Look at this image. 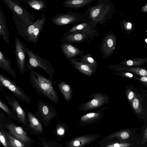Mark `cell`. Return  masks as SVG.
<instances>
[{
    "mask_svg": "<svg viewBox=\"0 0 147 147\" xmlns=\"http://www.w3.org/2000/svg\"><path fill=\"white\" fill-rule=\"evenodd\" d=\"M0 140L1 144L4 147H9L7 139L6 136L4 129L0 128Z\"/></svg>",
    "mask_w": 147,
    "mask_h": 147,
    "instance_id": "39",
    "label": "cell"
},
{
    "mask_svg": "<svg viewBox=\"0 0 147 147\" xmlns=\"http://www.w3.org/2000/svg\"><path fill=\"white\" fill-rule=\"evenodd\" d=\"M141 10L144 12H147V4L142 7Z\"/></svg>",
    "mask_w": 147,
    "mask_h": 147,
    "instance_id": "43",
    "label": "cell"
},
{
    "mask_svg": "<svg viewBox=\"0 0 147 147\" xmlns=\"http://www.w3.org/2000/svg\"><path fill=\"white\" fill-rule=\"evenodd\" d=\"M37 147H64L62 145L55 141L46 139L44 138H40Z\"/></svg>",
    "mask_w": 147,
    "mask_h": 147,
    "instance_id": "35",
    "label": "cell"
},
{
    "mask_svg": "<svg viewBox=\"0 0 147 147\" xmlns=\"http://www.w3.org/2000/svg\"><path fill=\"white\" fill-rule=\"evenodd\" d=\"M5 97L8 104L16 113L18 120V122L22 125L27 130L31 132L26 117V113L17 98L12 96H7Z\"/></svg>",
    "mask_w": 147,
    "mask_h": 147,
    "instance_id": "11",
    "label": "cell"
},
{
    "mask_svg": "<svg viewBox=\"0 0 147 147\" xmlns=\"http://www.w3.org/2000/svg\"><path fill=\"white\" fill-rule=\"evenodd\" d=\"M19 35L27 42L36 44L38 38L45 23L46 17L42 14L31 25L26 26L21 19L14 15L12 17Z\"/></svg>",
    "mask_w": 147,
    "mask_h": 147,
    "instance_id": "2",
    "label": "cell"
},
{
    "mask_svg": "<svg viewBox=\"0 0 147 147\" xmlns=\"http://www.w3.org/2000/svg\"><path fill=\"white\" fill-rule=\"evenodd\" d=\"M87 147H98L97 146H88Z\"/></svg>",
    "mask_w": 147,
    "mask_h": 147,
    "instance_id": "44",
    "label": "cell"
},
{
    "mask_svg": "<svg viewBox=\"0 0 147 147\" xmlns=\"http://www.w3.org/2000/svg\"><path fill=\"white\" fill-rule=\"evenodd\" d=\"M8 119L5 114L0 111V128H4L5 125Z\"/></svg>",
    "mask_w": 147,
    "mask_h": 147,
    "instance_id": "40",
    "label": "cell"
},
{
    "mask_svg": "<svg viewBox=\"0 0 147 147\" xmlns=\"http://www.w3.org/2000/svg\"><path fill=\"white\" fill-rule=\"evenodd\" d=\"M22 48L28 57L26 62L27 70L31 71L40 67L46 72L50 78L54 80L53 75L55 71L50 62L46 59L40 57L38 53H34L24 43H22Z\"/></svg>",
    "mask_w": 147,
    "mask_h": 147,
    "instance_id": "3",
    "label": "cell"
},
{
    "mask_svg": "<svg viewBox=\"0 0 147 147\" xmlns=\"http://www.w3.org/2000/svg\"><path fill=\"white\" fill-rule=\"evenodd\" d=\"M3 128L6 129L13 137L24 143L31 146L35 144L34 140L22 127L16 125L12 121L8 120Z\"/></svg>",
    "mask_w": 147,
    "mask_h": 147,
    "instance_id": "10",
    "label": "cell"
},
{
    "mask_svg": "<svg viewBox=\"0 0 147 147\" xmlns=\"http://www.w3.org/2000/svg\"><path fill=\"white\" fill-rule=\"evenodd\" d=\"M7 21L3 10L0 7V36L6 43L9 44L10 32L6 25Z\"/></svg>",
    "mask_w": 147,
    "mask_h": 147,
    "instance_id": "23",
    "label": "cell"
},
{
    "mask_svg": "<svg viewBox=\"0 0 147 147\" xmlns=\"http://www.w3.org/2000/svg\"><path fill=\"white\" fill-rule=\"evenodd\" d=\"M113 74L123 78L130 79L136 80V78L138 76L134 73L127 71L114 72Z\"/></svg>",
    "mask_w": 147,
    "mask_h": 147,
    "instance_id": "38",
    "label": "cell"
},
{
    "mask_svg": "<svg viewBox=\"0 0 147 147\" xmlns=\"http://www.w3.org/2000/svg\"><path fill=\"white\" fill-rule=\"evenodd\" d=\"M99 147H137L138 142L130 143L103 138L98 142Z\"/></svg>",
    "mask_w": 147,
    "mask_h": 147,
    "instance_id": "18",
    "label": "cell"
},
{
    "mask_svg": "<svg viewBox=\"0 0 147 147\" xmlns=\"http://www.w3.org/2000/svg\"><path fill=\"white\" fill-rule=\"evenodd\" d=\"M89 25L86 23H82L70 29L68 32H75L77 31L86 32L92 34V32L91 31Z\"/></svg>",
    "mask_w": 147,
    "mask_h": 147,
    "instance_id": "36",
    "label": "cell"
},
{
    "mask_svg": "<svg viewBox=\"0 0 147 147\" xmlns=\"http://www.w3.org/2000/svg\"><path fill=\"white\" fill-rule=\"evenodd\" d=\"M15 54L17 66L21 75H23L27 70L26 54L22 48V43L17 36H15Z\"/></svg>",
    "mask_w": 147,
    "mask_h": 147,
    "instance_id": "13",
    "label": "cell"
},
{
    "mask_svg": "<svg viewBox=\"0 0 147 147\" xmlns=\"http://www.w3.org/2000/svg\"><path fill=\"white\" fill-rule=\"evenodd\" d=\"M37 110L34 114L40 121L45 126H48L53 118L57 115L55 109L50 104L37 99Z\"/></svg>",
    "mask_w": 147,
    "mask_h": 147,
    "instance_id": "7",
    "label": "cell"
},
{
    "mask_svg": "<svg viewBox=\"0 0 147 147\" xmlns=\"http://www.w3.org/2000/svg\"><path fill=\"white\" fill-rule=\"evenodd\" d=\"M89 98H92L88 101L82 103L78 107L79 111L86 112L91 110L108 104L109 101L108 95L103 93H92Z\"/></svg>",
    "mask_w": 147,
    "mask_h": 147,
    "instance_id": "9",
    "label": "cell"
},
{
    "mask_svg": "<svg viewBox=\"0 0 147 147\" xmlns=\"http://www.w3.org/2000/svg\"><path fill=\"white\" fill-rule=\"evenodd\" d=\"M60 47L63 53L67 58L75 57L82 52L78 48L69 44L62 43Z\"/></svg>",
    "mask_w": 147,
    "mask_h": 147,
    "instance_id": "25",
    "label": "cell"
},
{
    "mask_svg": "<svg viewBox=\"0 0 147 147\" xmlns=\"http://www.w3.org/2000/svg\"><path fill=\"white\" fill-rule=\"evenodd\" d=\"M4 129L7 139L9 147H30L31 146L15 138L11 135L6 129Z\"/></svg>",
    "mask_w": 147,
    "mask_h": 147,
    "instance_id": "30",
    "label": "cell"
},
{
    "mask_svg": "<svg viewBox=\"0 0 147 147\" xmlns=\"http://www.w3.org/2000/svg\"><path fill=\"white\" fill-rule=\"evenodd\" d=\"M140 82L142 85L146 88L147 92V77L138 76L136 80Z\"/></svg>",
    "mask_w": 147,
    "mask_h": 147,
    "instance_id": "41",
    "label": "cell"
},
{
    "mask_svg": "<svg viewBox=\"0 0 147 147\" xmlns=\"http://www.w3.org/2000/svg\"><path fill=\"white\" fill-rule=\"evenodd\" d=\"M26 116L31 133L37 135L42 134L44 130L42 123L35 116L34 114L30 111L27 112Z\"/></svg>",
    "mask_w": 147,
    "mask_h": 147,
    "instance_id": "17",
    "label": "cell"
},
{
    "mask_svg": "<svg viewBox=\"0 0 147 147\" xmlns=\"http://www.w3.org/2000/svg\"><path fill=\"white\" fill-rule=\"evenodd\" d=\"M110 10L109 5L100 3L90 8L89 16L94 22L96 23L103 20Z\"/></svg>",
    "mask_w": 147,
    "mask_h": 147,
    "instance_id": "15",
    "label": "cell"
},
{
    "mask_svg": "<svg viewBox=\"0 0 147 147\" xmlns=\"http://www.w3.org/2000/svg\"><path fill=\"white\" fill-rule=\"evenodd\" d=\"M76 18L70 14L59 13L52 18L51 21L55 25L58 26L65 25L76 21Z\"/></svg>",
    "mask_w": 147,
    "mask_h": 147,
    "instance_id": "20",
    "label": "cell"
},
{
    "mask_svg": "<svg viewBox=\"0 0 147 147\" xmlns=\"http://www.w3.org/2000/svg\"><path fill=\"white\" fill-rule=\"evenodd\" d=\"M139 129L128 128L113 132L103 138L107 140H114L130 143L138 142Z\"/></svg>",
    "mask_w": 147,
    "mask_h": 147,
    "instance_id": "8",
    "label": "cell"
},
{
    "mask_svg": "<svg viewBox=\"0 0 147 147\" xmlns=\"http://www.w3.org/2000/svg\"><path fill=\"white\" fill-rule=\"evenodd\" d=\"M138 91L139 90L132 84H130L126 86L125 90V94L126 98L130 104L131 103Z\"/></svg>",
    "mask_w": 147,
    "mask_h": 147,
    "instance_id": "34",
    "label": "cell"
},
{
    "mask_svg": "<svg viewBox=\"0 0 147 147\" xmlns=\"http://www.w3.org/2000/svg\"><path fill=\"white\" fill-rule=\"evenodd\" d=\"M92 1V0H69L64 1L63 3L65 7L79 8L87 5Z\"/></svg>",
    "mask_w": 147,
    "mask_h": 147,
    "instance_id": "32",
    "label": "cell"
},
{
    "mask_svg": "<svg viewBox=\"0 0 147 147\" xmlns=\"http://www.w3.org/2000/svg\"><path fill=\"white\" fill-rule=\"evenodd\" d=\"M69 61L74 68L87 76H92L96 70L91 66L86 63L78 61L74 59H69Z\"/></svg>",
    "mask_w": 147,
    "mask_h": 147,
    "instance_id": "19",
    "label": "cell"
},
{
    "mask_svg": "<svg viewBox=\"0 0 147 147\" xmlns=\"http://www.w3.org/2000/svg\"><path fill=\"white\" fill-rule=\"evenodd\" d=\"M139 137L137 147H146L147 146V121L139 129Z\"/></svg>",
    "mask_w": 147,
    "mask_h": 147,
    "instance_id": "31",
    "label": "cell"
},
{
    "mask_svg": "<svg viewBox=\"0 0 147 147\" xmlns=\"http://www.w3.org/2000/svg\"><path fill=\"white\" fill-rule=\"evenodd\" d=\"M0 108L5 113L8 119H12L18 122L17 117L15 113L1 99H0Z\"/></svg>",
    "mask_w": 147,
    "mask_h": 147,
    "instance_id": "33",
    "label": "cell"
},
{
    "mask_svg": "<svg viewBox=\"0 0 147 147\" xmlns=\"http://www.w3.org/2000/svg\"><path fill=\"white\" fill-rule=\"evenodd\" d=\"M29 81L37 93L56 104L58 103L59 96L54 87L56 81L49 78H47L33 70L30 71Z\"/></svg>",
    "mask_w": 147,
    "mask_h": 147,
    "instance_id": "1",
    "label": "cell"
},
{
    "mask_svg": "<svg viewBox=\"0 0 147 147\" xmlns=\"http://www.w3.org/2000/svg\"><path fill=\"white\" fill-rule=\"evenodd\" d=\"M57 86L65 100L67 102L70 101L73 96L70 86L66 82L61 80L59 81Z\"/></svg>",
    "mask_w": 147,
    "mask_h": 147,
    "instance_id": "27",
    "label": "cell"
},
{
    "mask_svg": "<svg viewBox=\"0 0 147 147\" xmlns=\"http://www.w3.org/2000/svg\"><path fill=\"white\" fill-rule=\"evenodd\" d=\"M108 67L114 72L127 71L134 73L139 76L147 77V68L138 67H126L119 65H110Z\"/></svg>",
    "mask_w": 147,
    "mask_h": 147,
    "instance_id": "16",
    "label": "cell"
},
{
    "mask_svg": "<svg viewBox=\"0 0 147 147\" xmlns=\"http://www.w3.org/2000/svg\"><path fill=\"white\" fill-rule=\"evenodd\" d=\"M101 137L98 134H88L74 137L67 141L65 147H85L95 142Z\"/></svg>",
    "mask_w": 147,
    "mask_h": 147,
    "instance_id": "12",
    "label": "cell"
},
{
    "mask_svg": "<svg viewBox=\"0 0 147 147\" xmlns=\"http://www.w3.org/2000/svg\"><path fill=\"white\" fill-rule=\"evenodd\" d=\"M89 34L90 33L86 32H76L71 34L64 37L63 40L71 42H81L83 41L86 38V34Z\"/></svg>",
    "mask_w": 147,
    "mask_h": 147,
    "instance_id": "29",
    "label": "cell"
},
{
    "mask_svg": "<svg viewBox=\"0 0 147 147\" xmlns=\"http://www.w3.org/2000/svg\"><path fill=\"white\" fill-rule=\"evenodd\" d=\"M69 129V126L64 122H59L57 123L53 134L56 137L58 141L66 136Z\"/></svg>",
    "mask_w": 147,
    "mask_h": 147,
    "instance_id": "26",
    "label": "cell"
},
{
    "mask_svg": "<svg viewBox=\"0 0 147 147\" xmlns=\"http://www.w3.org/2000/svg\"><path fill=\"white\" fill-rule=\"evenodd\" d=\"M81 62L88 64L97 69V63L96 61L90 54H86L82 56Z\"/></svg>",
    "mask_w": 147,
    "mask_h": 147,
    "instance_id": "37",
    "label": "cell"
},
{
    "mask_svg": "<svg viewBox=\"0 0 147 147\" xmlns=\"http://www.w3.org/2000/svg\"><path fill=\"white\" fill-rule=\"evenodd\" d=\"M5 88L13 94L19 100L31 104L30 97L24 90L4 75L0 74V90Z\"/></svg>",
    "mask_w": 147,
    "mask_h": 147,
    "instance_id": "5",
    "label": "cell"
},
{
    "mask_svg": "<svg viewBox=\"0 0 147 147\" xmlns=\"http://www.w3.org/2000/svg\"><path fill=\"white\" fill-rule=\"evenodd\" d=\"M108 107L105 106L95 112H90L82 115L79 121V126L84 127L92 124L101 119L104 115V111Z\"/></svg>",
    "mask_w": 147,
    "mask_h": 147,
    "instance_id": "14",
    "label": "cell"
},
{
    "mask_svg": "<svg viewBox=\"0 0 147 147\" xmlns=\"http://www.w3.org/2000/svg\"><path fill=\"white\" fill-rule=\"evenodd\" d=\"M2 1L11 10L13 15L21 19L25 26H30L35 21L34 15L26 10L19 3L15 0Z\"/></svg>",
    "mask_w": 147,
    "mask_h": 147,
    "instance_id": "6",
    "label": "cell"
},
{
    "mask_svg": "<svg viewBox=\"0 0 147 147\" xmlns=\"http://www.w3.org/2000/svg\"><path fill=\"white\" fill-rule=\"evenodd\" d=\"M146 147H147V146Z\"/></svg>",
    "mask_w": 147,
    "mask_h": 147,
    "instance_id": "45",
    "label": "cell"
},
{
    "mask_svg": "<svg viewBox=\"0 0 147 147\" xmlns=\"http://www.w3.org/2000/svg\"><path fill=\"white\" fill-rule=\"evenodd\" d=\"M124 25L125 28L127 30H130L132 28V24L131 23L129 22H125Z\"/></svg>",
    "mask_w": 147,
    "mask_h": 147,
    "instance_id": "42",
    "label": "cell"
},
{
    "mask_svg": "<svg viewBox=\"0 0 147 147\" xmlns=\"http://www.w3.org/2000/svg\"><path fill=\"white\" fill-rule=\"evenodd\" d=\"M147 62V57L127 59L121 61L119 65L126 67H138L144 65Z\"/></svg>",
    "mask_w": 147,
    "mask_h": 147,
    "instance_id": "28",
    "label": "cell"
},
{
    "mask_svg": "<svg viewBox=\"0 0 147 147\" xmlns=\"http://www.w3.org/2000/svg\"><path fill=\"white\" fill-rule=\"evenodd\" d=\"M116 47V38L114 35L110 34L105 37L102 45L104 53L109 56L115 51Z\"/></svg>",
    "mask_w": 147,
    "mask_h": 147,
    "instance_id": "21",
    "label": "cell"
},
{
    "mask_svg": "<svg viewBox=\"0 0 147 147\" xmlns=\"http://www.w3.org/2000/svg\"><path fill=\"white\" fill-rule=\"evenodd\" d=\"M133 112L140 120L147 121V92L142 88L139 90L130 104Z\"/></svg>",
    "mask_w": 147,
    "mask_h": 147,
    "instance_id": "4",
    "label": "cell"
},
{
    "mask_svg": "<svg viewBox=\"0 0 147 147\" xmlns=\"http://www.w3.org/2000/svg\"><path fill=\"white\" fill-rule=\"evenodd\" d=\"M11 62L0 50V68L8 73L15 79L16 78V73L11 67Z\"/></svg>",
    "mask_w": 147,
    "mask_h": 147,
    "instance_id": "24",
    "label": "cell"
},
{
    "mask_svg": "<svg viewBox=\"0 0 147 147\" xmlns=\"http://www.w3.org/2000/svg\"><path fill=\"white\" fill-rule=\"evenodd\" d=\"M16 1L26 4L31 8L39 11L45 12L47 8L46 1L42 0H15Z\"/></svg>",
    "mask_w": 147,
    "mask_h": 147,
    "instance_id": "22",
    "label": "cell"
}]
</instances>
